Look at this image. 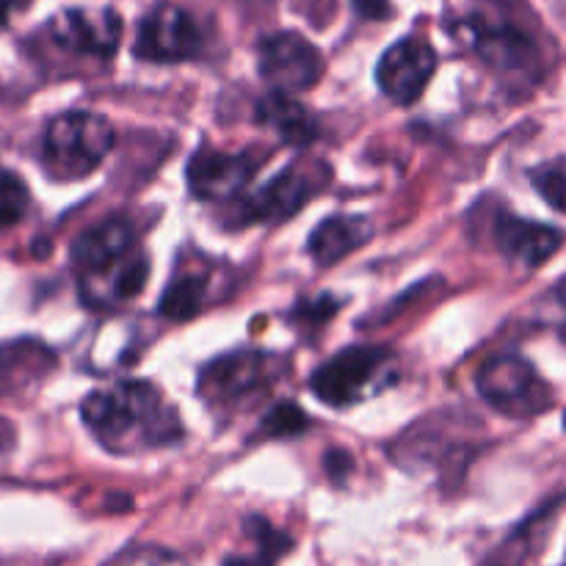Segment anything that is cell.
I'll return each mask as SVG.
<instances>
[{
	"instance_id": "obj_27",
	"label": "cell",
	"mask_w": 566,
	"mask_h": 566,
	"mask_svg": "<svg viewBox=\"0 0 566 566\" xmlns=\"http://www.w3.org/2000/svg\"><path fill=\"white\" fill-rule=\"evenodd\" d=\"M556 298H558V307H562V313L566 315V280L562 282V285H558V291H556Z\"/></svg>"
},
{
	"instance_id": "obj_18",
	"label": "cell",
	"mask_w": 566,
	"mask_h": 566,
	"mask_svg": "<svg viewBox=\"0 0 566 566\" xmlns=\"http://www.w3.org/2000/svg\"><path fill=\"white\" fill-rule=\"evenodd\" d=\"M249 536H252L254 553H238V556H230L224 566H274L276 558L291 547V539L280 531L271 528L265 520H249L247 523Z\"/></svg>"
},
{
	"instance_id": "obj_21",
	"label": "cell",
	"mask_w": 566,
	"mask_h": 566,
	"mask_svg": "<svg viewBox=\"0 0 566 566\" xmlns=\"http://www.w3.org/2000/svg\"><path fill=\"white\" fill-rule=\"evenodd\" d=\"M304 426H307V418H304V412L296 407V403H280V407H274L269 415H265L263 434L291 437V434H298Z\"/></svg>"
},
{
	"instance_id": "obj_17",
	"label": "cell",
	"mask_w": 566,
	"mask_h": 566,
	"mask_svg": "<svg viewBox=\"0 0 566 566\" xmlns=\"http://www.w3.org/2000/svg\"><path fill=\"white\" fill-rule=\"evenodd\" d=\"M210 271L208 265L182 263L180 274L169 282V287L160 296V315L169 321H188L202 310L208 298Z\"/></svg>"
},
{
	"instance_id": "obj_25",
	"label": "cell",
	"mask_w": 566,
	"mask_h": 566,
	"mask_svg": "<svg viewBox=\"0 0 566 566\" xmlns=\"http://www.w3.org/2000/svg\"><path fill=\"white\" fill-rule=\"evenodd\" d=\"M25 6H28V0H0V31L9 25L11 17H14L17 11L25 9Z\"/></svg>"
},
{
	"instance_id": "obj_8",
	"label": "cell",
	"mask_w": 566,
	"mask_h": 566,
	"mask_svg": "<svg viewBox=\"0 0 566 566\" xmlns=\"http://www.w3.org/2000/svg\"><path fill=\"white\" fill-rule=\"evenodd\" d=\"M42 39L70 59L108 61L122 39V20L111 9H66L50 17Z\"/></svg>"
},
{
	"instance_id": "obj_22",
	"label": "cell",
	"mask_w": 566,
	"mask_h": 566,
	"mask_svg": "<svg viewBox=\"0 0 566 566\" xmlns=\"http://www.w3.org/2000/svg\"><path fill=\"white\" fill-rule=\"evenodd\" d=\"M125 566H186V562L175 553L160 551V547H144V551L133 553Z\"/></svg>"
},
{
	"instance_id": "obj_3",
	"label": "cell",
	"mask_w": 566,
	"mask_h": 566,
	"mask_svg": "<svg viewBox=\"0 0 566 566\" xmlns=\"http://www.w3.org/2000/svg\"><path fill=\"white\" fill-rule=\"evenodd\" d=\"M83 423L111 451H142L180 437V420L155 387L125 381L83 401Z\"/></svg>"
},
{
	"instance_id": "obj_16",
	"label": "cell",
	"mask_w": 566,
	"mask_h": 566,
	"mask_svg": "<svg viewBox=\"0 0 566 566\" xmlns=\"http://www.w3.org/2000/svg\"><path fill=\"white\" fill-rule=\"evenodd\" d=\"M258 119L265 127H271L282 142L293 144V147H304V144H310L318 136V125L310 116V111L302 103H296L291 94L271 92L258 105Z\"/></svg>"
},
{
	"instance_id": "obj_6",
	"label": "cell",
	"mask_w": 566,
	"mask_h": 566,
	"mask_svg": "<svg viewBox=\"0 0 566 566\" xmlns=\"http://www.w3.org/2000/svg\"><path fill=\"white\" fill-rule=\"evenodd\" d=\"M392 379H396V359L387 348L354 346L343 348L337 357L321 365L310 387L329 407H352L385 390Z\"/></svg>"
},
{
	"instance_id": "obj_12",
	"label": "cell",
	"mask_w": 566,
	"mask_h": 566,
	"mask_svg": "<svg viewBox=\"0 0 566 566\" xmlns=\"http://www.w3.org/2000/svg\"><path fill=\"white\" fill-rule=\"evenodd\" d=\"M437 72V53L426 39L407 36L392 44L376 66V83L398 105H412Z\"/></svg>"
},
{
	"instance_id": "obj_26",
	"label": "cell",
	"mask_w": 566,
	"mask_h": 566,
	"mask_svg": "<svg viewBox=\"0 0 566 566\" xmlns=\"http://www.w3.org/2000/svg\"><path fill=\"white\" fill-rule=\"evenodd\" d=\"M326 470H329L332 475H337V470H352V459L340 451L329 453V457H326Z\"/></svg>"
},
{
	"instance_id": "obj_10",
	"label": "cell",
	"mask_w": 566,
	"mask_h": 566,
	"mask_svg": "<svg viewBox=\"0 0 566 566\" xmlns=\"http://www.w3.org/2000/svg\"><path fill=\"white\" fill-rule=\"evenodd\" d=\"M260 75L274 92H307L324 75V55L302 33L280 31L260 44Z\"/></svg>"
},
{
	"instance_id": "obj_11",
	"label": "cell",
	"mask_w": 566,
	"mask_h": 566,
	"mask_svg": "<svg viewBox=\"0 0 566 566\" xmlns=\"http://www.w3.org/2000/svg\"><path fill=\"white\" fill-rule=\"evenodd\" d=\"M202 48L197 20L175 3H158L144 14L136 31V55L155 64L193 59Z\"/></svg>"
},
{
	"instance_id": "obj_23",
	"label": "cell",
	"mask_w": 566,
	"mask_h": 566,
	"mask_svg": "<svg viewBox=\"0 0 566 566\" xmlns=\"http://www.w3.org/2000/svg\"><path fill=\"white\" fill-rule=\"evenodd\" d=\"M335 310H337V304L332 302L329 296H324V298H318V302H302V304H298L296 315L304 321V324L318 326V324H324L326 318H332V315H335Z\"/></svg>"
},
{
	"instance_id": "obj_2",
	"label": "cell",
	"mask_w": 566,
	"mask_h": 566,
	"mask_svg": "<svg viewBox=\"0 0 566 566\" xmlns=\"http://www.w3.org/2000/svg\"><path fill=\"white\" fill-rule=\"evenodd\" d=\"M72 269L83 302L97 310L136 298L149 276L147 254L125 219H108L83 232L72 247Z\"/></svg>"
},
{
	"instance_id": "obj_24",
	"label": "cell",
	"mask_w": 566,
	"mask_h": 566,
	"mask_svg": "<svg viewBox=\"0 0 566 566\" xmlns=\"http://www.w3.org/2000/svg\"><path fill=\"white\" fill-rule=\"evenodd\" d=\"M354 6H357V11L363 17H368V20H385V17H390V0H354Z\"/></svg>"
},
{
	"instance_id": "obj_14",
	"label": "cell",
	"mask_w": 566,
	"mask_h": 566,
	"mask_svg": "<svg viewBox=\"0 0 566 566\" xmlns=\"http://www.w3.org/2000/svg\"><path fill=\"white\" fill-rule=\"evenodd\" d=\"M495 243L506 254V260L536 269L562 249L564 232H558L556 227L517 219V216H501L495 221Z\"/></svg>"
},
{
	"instance_id": "obj_15",
	"label": "cell",
	"mask_w": 566,
	"mask_h": 566,
	"mask_svg": "<svg viewBox=\"0 0 566 566\" xmlns=\"http://www.w3.org/2000/svg\"><path fill=\"white\" fill-rule=\"evenodd\" d=\"M374 227L363 216H332L324 219L310 235V254L318 265L340 263L346 254L363 247Z\"/></svg>"
},
{
	"instance_id": "obj_5",
	"label": "cell",
	"mask_w": 566,
	"mask_h": 566,
	"mask_svg": "<svg viewBox=\"0 0 566 566\" xmlns=\"http://www.w3.org/2000/svg\"><path fill=\"white\" fill-rule=\"evenodd\" d=\"M282 357L263 352H232L213 359L199 376V396L216 409H247L258 403L282 376Z\"/></svg>"
},
{
	"instance_id": "obj_7",
	"label": "cell",
	"mask_w": 566,
	"mask_h": 566,
	"mask_svg": "<svg viewBox=\"0 0 566 566\" xmlns=\"http://www.w3.org/2000/svg\"><path fill=\"white\" fill-rule=\"evenodd\" d=\"M479 390L492 409L509 418H534L553 407V390L523 357H492L479 370Z\"/></svg>"
},
{
	"instance_id": "obj_13",
	"label": "cell",
	"mask_w": 566,
	"mask_h": 566,
	"mask_svg": "<svg viewBox=\"0 0 566 566\" xmlns=\"http://www.w3.org/2000/svg\"><path fill=\"white\" fill-rule=\"evenodd\" d=\"M263 164L265 155L260 153H221L205 147L188 160V188L197 199H232L252 182Z\"/></svg>"
},
{
	"instance_id": "obj_20",
	"label": "cell",
	"mask_w": 566,
	"mask_h": 566,
	"mask_svg": "<svg viewBox=\"0 0 566 566\" xmlns=\"http://www.w3.org/2000/svg\"><path fill=\"white\" fill-rule=\"evenodd\" d=\"M531 182L551 208L566 213V160H553L531 169Z\"/></svg>"
},
{
	"instance_id": "obj_9",
	"label": "cell",
	"mask_w": 566,
	"mask_h": 566,
	"mask_svg": "<svg viewBox=\"0 0 566 566\" xmlns=\"http://www.w3.org/2000/svg\"><path fill=\"white\" fill-rule=\"evenodd\" d=\"M326 180H329V169L324 164L296 160L238 208V224L291 219L313 199V193L326 186Z\"/></svg>"
},
{
	"instance_id": "obj_19",
	"label": "cell",
	"mask_w": 566,
	"mask_h": 566,
	"mask_svg": "<svg viewBox=\"0 0 566 566\" xmlns=\"http://www.w3.org/2000/svg\"><path fill=\"white\" fill-rule=\"evenodd\" d=\"M28 208H31L28 186L14 175V171L0 166V230H3V227H14L17 221H22Z\"/></svg>"
},
{
	"instance_id": "obj_1",
	"label": "cell",
	"mask_w": 566,
	"mask_h": 566,
	"mask_svg": "<svg viewBox=\"0 0 566 566\" xmlns=\"http://www.w3.org/2000/svg\"><path fill=\"white\" fill-rule=\"evenodd\" d=\"M462 31L506 81L534 86L547 70V36L528 0H470Z\"/></svg>"
},
{
	"instance_id": "obj_4",
	"label": "cell",
	"mask_w": 566,
	"mask_h": 566,
	"mask_svg": "<svg viewBox=\"0 0 566 566\" xmlns=\"http://www.w3.org/2000/svg\"><path fill=\"white\" fill-rule=\"evenodd\" d=\"M114 147V127L92 111H70L55 116L44 130L42 160L55 180L88 177Z\"/></svg>"
}]
</instances>
